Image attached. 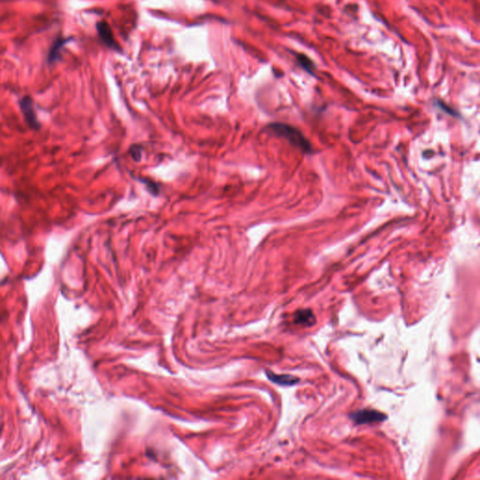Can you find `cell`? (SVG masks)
<instances>
[{
	"label": "cell",
	"mask_w": 480,
	"mask_h": 480,
	"mask_svg": "<svg viewBox=\"0 0 480 480\" xmlns=\"http://www.w3.org/2000/svg\"><path fill=\"white\" fill-rule=\"evenodd\" d=\"M268 131L271 134L285 138L293 146H297L303 152L310 153L311 151V146L309 141L305 138L304 135L298 130L290 125H286L283 123H272L268 126Z\"/></svg>",
	"instance_id": "6da1fadb"
},
{
	"label": "cell",
	"mask_w": 480,
	"mask_h": 480,
	"mask_svg": "<svg viewBox=\"0 0 480 480\" xmlns=\"http://www.w3.org/2000/svg\"><path fill=\"white\" fill-rule=\"evenodd\" d=\"M350 418L357 425H364L383 422L387 419V415L373 409H361L351 413Z\"/></svg>",
	"instance_id": "7a4b0ae2"
},
{
	"label": "cell",
	"mask_w": 480,
	"mask_h": 480,
	"mask_svg": "<svg viewBox=\"0 0 480 480\" xmlns=\"http://www.w3.org/2000/svg\"><path fill=\"white\" fill-rule=\"evenodd\" d=\"M19 105L22 111V114L24 115V120L28 124V126L35 131H38L41 128V124L37 119L36 113L33 107V102L31 98L28 96L22 98L19 102Z\"/></svg>",
	"instance_id": "3957f363"
},
{
	"label": "cell",
	"mask_w": 480,
	"mask_h": 480,
	"mask_svg": "<svg viewBox=\"0 0 480 480\" xmlns=\"http://www.w3.org/2000/svg\"><path fill=\"white\" fill-rule=\"evenodd\" d=\"M97 30L98 34H99V36L101 38V40L104 42V44H105L108 48L115 50V51H117V52L120 51V47H119L118 43H116V39H115V36H114V33H113V30H112V28L110 27V25L107 22L102 21V22L98 23Z\"/></svg>",
	"instance_id": "277c9868"
},
{
	"label": "cell",
	"mask_w": 480,
	"mask_h": 480,
	"mask_svg": "<svg viewBox=\"0 0 480 480\" xmlns=\"http://www.w3.org/2000/svg\"><path fill=\"white\" fill-rule=\"evenodd\" d=\"M316 322V318L310 309L298 310L294 315V323L302 327H311Z\"/></svg>",
	"instance_id": "5b68a950"
},
{
	"label": "cell",
	"mask_w": 480,
	"mask_h": 480,
	"mask_svg": "<svg viewBox=\"0 0 480 480\" xmlns=\"http://www.w3.org/2000/svg\"><path fill=\"white\" fill-rule=\"evenodd\" d=\"M266 374L271 382L283 387L295 386L299 382V378L290 374H277L271 371H266Z\"/></svg>",
	"instance_id": "8992f818"
},
{
	"label": "cell",
	"mask_w": 480,
	"mask_h": 480,
	"mask_svg": "<svg viewBox=\"0 0 480 480\" xmlns=\"http://www.w3.org/2000/svg\"><path fill=\"white\" fill-rule=\"evenodd\" d=\"M72 39H63L58 38L55 43H53L51 50L49 52L48 62L50 64H54L56 61L61 58V50L64 47L66 43H69Z\"/></svg>",
	"instance_id": "52a82bcc"
},
{
	"label": "cell",
	"mask_w": 480,
	"mask_h": 480,
	"mask_svg": "<svg viewBox=\"0 0 480 480\" xmlns=\"http://www.w3.org/2000/svg\"><path fill=\"white\" fill-rule=\"evenodd\" d=\"M297 57H298L299 65L303 68L306 72H308L310 74H313V72L315 70V65L312 60L310 59L307 55H302V54H298Z\"/></svg>",
	"instance_id": "ba28073f"
},
{
	"label": "cell",
	"mask_w": 480,
	"mask_h": 480,
	"mask_svg": "<svg viewBox=\"0 0 480 480\" xmlns=\"http://www.w3.org/2000/svg\"><path fill=\"white\" fill-rule=\"evenodd\" d=\"M141 181L144 183L146 186V188H148L149 193H151L154 195H158V193H159V188H158V185L156 182H154L152 180L150 179H147V178H143L141 179Z\"/></svg>",
	"instance_id": "9c48e42d"
},
{
	"label": "cell",
	"mask_w": 480,
	"mask_h": 480,
	"mask_svg": "<svg viewBox=\"0 0 480 480\" xmlns=\"http://www.w3.org/2000/svg\"><path fill=\"white\" fill-rule=\"evenodd\" d=\"M130 153H131L132 157H133V158H134L135 162H139V161H140L141 153H142V148H141L140 146H132L131 149H130Z\"/></svg>",
	"instance_id": "30bf717a"
}]
</instances>
